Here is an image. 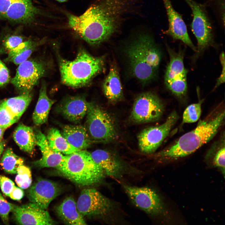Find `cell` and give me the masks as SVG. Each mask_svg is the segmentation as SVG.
<instances>
[{
  "mask_svg": "<svg viewBox=\"0 0 225 225\" xmlns=\"http://www.w3.org/2000/svg\"><path fill=\"white\" fill-rule=\"evenodd\" d=\"M124 50L130 72L142 85L155 79L162 53L151 35L144 33L139 34Z\"/></svg>",
  "mask_w": 225,
  "mask_h": 225,
  "instance_id": "1",
  "label": "cell"
},
{
  "mask_svg": "<svg viewBox=\"0 0 225 225\" xmlns=\"http://www.w3.org/2000/svg\"><path fill=\"white\" fill-rule=\"evenodd\" d=\"M225 112H212L200 121L192 130L181 136L172 145L154 155L161 160H171L187 156L211 140L222 125Z\"/></svg>",
  "mask_w": 225,
  "mask_h": 225,
  "instance_id": "2",
  "label": "cell"
},
{
  "mask_svg": "<svg viewBox=\"0 0 225 225\" xmlns=\"http://www.w3.org/2000/svg\"><path fill=\"white\" fill-rule=\"evenodd\" d=\"M56 169L61 176L82 186L99 183L105 175L94 161L90 153L84 150L65 155L63 161Z\"/></svg>",
  "mask_w": 225,
  "mask_h": 225,
  "instance_id": "3",
  "label": "cell"
},
{
  "mask_svg": "<svg viewBox=\"0 0 225 225\" xmlns=\"http://www.w3.org/2000/svg\"><path fill=\"white\" fill-rule=\"evenodd\" d=\"M61 80L65 85L74 88L88 84L105 68V58L95 57L84 50H80L72 61L59 60Z\"/></svg>",
  "mask_w": 225,
  "mask_h": 225,
  "instance_id": "4",
  "label": "cell"
},
{
  "mask_svg": "<svg viewBox=\"0 0 225 225\" xmlns=\"http://www.w3.org/2000/svg\"><path fill=\"white\" fill-rule=\"evenodd\" d=\"M85 127L93 142L108 143L118 137L116 126L111 116L98 105L89 102Z\"/></svg>",
  "mask_w": 225,
  "mask_h": 225,
  "instance_id": "5",
  "label": "cell"
},
{
  "mask_svg": "<svg viewBox=\"0 0 225 225\" xmlns=\"http://www.w3.org/2000/svg\"><path fill=\"white\" fill-rule=\"evenodd\" d=\"M76 203L78 211L83 217L106 219L113 215L118 208L112 200L94 188L82 190Z\"/></svg>",
  "mask_w": 225,
  "mask_h": 225,
  "instance_id": "6",
  "label": "cell"
},
{
  "mask_svg": "<svg viewBox=\"0 0 225 225\" xmlns=\"http://www.w3.org/2000/svg\"><path fill=\"white\" fill-rule=\"evenodd\" d=\"M170 60L166 67L164 77L166 87L175 96L184 98L187 91V71L183 62L184 50L178 52L167 47Z\"/></svg>",
  "mask_w": 225,
  "mask_h": 225,
  "instance_id": "7",
  "label": "cell"
},
{
  "mask_svg": "<svg viewBox=\"0 0 225 225\" xmlns=\"http://www.w3.org/2000/svg\"><path fill=\"white\" fill-rule=\"evenodd\" d=\"M164 110L163 104L158 96L147 92L140 93L135 99L130 117L137 123L153 122L160 118Z\"/></svg>",
  "mask_w": 225,
  "mask_h": 225,
  "instance_id": "8",
  "label": "cell"
},
{
  "mask_svg": "<svg viewBox=\"0 0 225 225\" xmlns=\"http://www.w3.org/2000/svg\"><path fill=\"white\" fill-rule=\"evenodd\" d=\"M192 12V31L197 41L198 52L214 43L212 26L204 5L194 0H184Z\"/></svg>",
  "mask_w": 225,
  "mask_h": 225,
  "instance_id": "9",
  "label": "cell"
},
{
  "mask_svg": "<svg viewBox=\"0 0 225 225\" xmlns=\"http://www.w3.org/2000/svg\"><path fill=\"white\" fill-rule=\"evenodd\" d=\"M178 118L177 112L173 111L162 124L148 127L142 131L138 137L140 151L148 154L154 152L168 135Z\"/></svg>",
  "mask_w": 225,
  "mask_h": 225,
  "instance_id": "10",
  "label": "cell"
},
{
  "mask_svg": "<svg viewBox=\"0 0 225 225\" xmlns=\"http://www.w3.org/2000/svg\"><path fill=\"white\" fill-rule=\"evenodd\" d=\"M40 12L31 0H0V18L29 24Z\"/></svg>",
  "mask_w": 225,
  "mask_h": 225,
  "instance_id": "11",
  "label": "cell"
},
{
  "mask_svg": "<svg viewBox=\"0 0 225 225\" xmlns=\"http://www.w3.org/2000/svg\"><path fill=\"white\" fill-rule=\"evenodd\" d=\"M122 186L131 201L138 208L153 216L163 212L164 207L160 198L151 188L126 184H123Z\"/></svg>",
  "mask_w": 225,
  "mask_h": 225,
  "instance_id": "12",
  "label": "cell"
},
{
  "mask_svg": "<svg viewBox=\"0 0 225 225\" xmlns=\"http://www.w3.org/2000/svg\"><path fill=\"white\" fill-rule=\"evenodd\" d=\"M45 72L42 63L27 60L19 64L11 82L21 94L29 93L38 84Z\"/></svg>",
  "mask_w": 225,
  "mask_h": 225,
  "instance_id": "13",
  "label": "cell"
},
{
  "mask_svg": "<svg viewBox=\"0 0 225 225\" xmlns=\"http://www.w3.org/2000/svg\"><path fill=\"white\" fill-rule=\"evenodd\" d=\"M62 189L57 183L40 179L28 189V197L31 202L46 210L50 202L61 193Z\"/></svg>",
  "mask_w": 225,
  "mask_h": 225,
  "instance_id": "14",
  "label": "cell"
},
{
  "mask_svg": "<svg viewBox=\"0 0 225 225\" xmlns=\"http://www.w3.org/2000/svg\"><path fill=\"white\" fill-rule=\"evenodd\" d=\"M12 212L14 219L18 224L50 225L55 224L46 210L32 202L18 206Z\"/></svg>",
  "mask_w": 225,
  "mask_h": 225,
  "instance_id": "15",
  "label": "cell"
},
{
  "mask_svg": "<svg viewBox=\"0 0 225 225\" xmlns=\"http://www.w3.org/2000/svg\"><path fill=\"white\" fill-rule=\"evenodd\" d=\"M90 153L94 161L102 168L105 175L119 179L128 172L125 163L112 153L99 149Z\"/></svg>",
  "mask_w": 225,
  "mask_h": 225,
  "instance_id": "16",
  "label": "cell"
},
{
  "mask_svg": "<svg viewBox=\"0 0 225 225\" xmlns=\"http://www.w3.org/2000/svg\"><path fill=\"white\" fill-rule=\"evenodd\" d=\"M166 9L168 28L164 33L173 39L181 41L194 51L197 48L190 39L186 25L181 16L174 9L170 0H162Z\"/></svg>",
  "mask_w": 225,
  "mask_h": 225,
  "instance_id": "17",
  "label": "cell"
},
{
  "mask_svg": "<svg viewBox=\"0 0 225 225\" xmlns=\"http://www.w3.org/2000/svg\"><path fill=\"white\" fill-rule=\"evenodd\" d=\"M36 145L41 151V158L33 162L38 167L54 168L59 166L63 161L65 155L53 150L50 147L46 136L39 130H34Z\"/></svg>",
  "mask_w": 225,
  "mask_h": 225,
  "instance_id": "18",
  "label": "cell"
},
{
  "mask_svg": "<svg viewBox=\"0 0 225 225\" xmlns=\"http://www.w3.org/2000/svg\"><path fill=\"white\" fill-rule=\"evenodd\" d=\"M88 104L89 102L82 97L71 96L61 104L59 110L70 121L77 123L86 114Z\"/></svg>",
  "mask_w": 225,
  "mask_h": 225,
  "instance_id": "19",
  "label": "cell"
},
{
  "mask_svg": "<svg viewBox=\"0 0 225 225\" xmlns=\"http://www.w3.org/2000/svg\"><path fill=\"white\" fill-rule=\"evenodd\" d=\"M102 88L105 96L110 102H116L122 98V88L116 64L111 66L108 73L103 82Z\"/></svg>",
  "mask_w": 225,
  "mask_h": 225,
  "instance_id": "20",
  "label": "cell"
},
{
  "mask_svg": "<svg viewBox=\"0 0 225 225\" xmlns=\"http://www.w3.org/2000/svg\"><path fill=\"white\" fill-rule=\"evenodd\" d=\"M58 216L66 224L82 225L87 224L82 215L78 211L77 203L70 196L65 198L56 208Z\"/></svg>",
  "mask_w": 225,
  "mask_h": 225,
  "instance_id": "21",
  "label": "cell"
},
{
  "mask_svg": "<svg viewBox=\"0 0 225 225\" xmlns=\"http://www.w3.org/2000/svg\"><path fill=\"white\" fill-rule=\"evenodd\" d=\"M61 134L71 145L80 150L89 148L92 143L84 126L66 125Z\"/></svg>",
  "mask_w": 225,
  "mask_h": 225,
  "instance_id": "22",
  "label": "cell"
},
{
  "mask_svg": "<svg viewBox=\"0 0 225 225\" xmlns=\"http://www.w3.org/2000/svg\"><path fill=\"white\" fill-rule=\"evenodd\" d=\"M55 102L54 100L48 96L45 83H42L38 101L32 114V120L36 125L39 126L47 122L50 109Z\"/></svg>",
  "mask_w": 225,
  "mask_h": 225,
  "instance_id": "23",
  "label": "cell"
},
{
  "mask_svg": "<svg viewBox=\"0 0 225 225\" xmlns=\"http://www.w3.org/2000/svg\"><path fill=\"white\" fill-rule=\"evenodd\" d=\"M13 137L22 150L28 154H32L36 143L35 132L32 128L20 124L15 128Z\"/></svg>",
  "mask_w": 225,
  "mask_h": 225,
  "instance_id": "24",
  "label": "cell"
},
{
  "mask_svg": "<svg viewBox=\"0 0 225 225\" xmlns=\"http://www.w3.org/2000/svg\"><path fill=\"white\" fill-rule=\"evenodd\" d=\"M46 138L50 147L56 152L68 155L80 150L69 143L56 128L50 129Z\"/></svg>",
  "mask_w": 225,
  "mask_h": 225,
  "instance_id": "25",
  "label": "cell"
},
{
  "mask_svg": "<svg viewBox=\"0 0 225 225\" xmlns=\"http://www.w3.org/2000/svg\"><path fill=\"white\" fill-rule=\"evenodd\" d=\"M32 96V94L30 92L7 99L0 103L19 119L30 103Z\"/></svg>",
  "mask_w": 225,
  "mask_h": 225,
  "instance_id": "26",
  "label": "cell"
},
{
  "mask_svg": "<svg viewBox=\"0 0 225 225\" xmlns=\"http://www.w3.org/2000/svg\"><path fill=\"white\" fill-rule=\"evenodd\" d=\"M24 159L17 155L10 148L4 152L0 161L1 166L6 172L9 174H16L18 168L23 164Z\"/></svg>",
  "mask_w": 225,
  "mask_h": 225,
  "instance_id": "27",
  "label": "cell"
},
{
  "mask_svg": "<svg viewBox=\"0 0 225 225\" xmlns=\"http://www.w3.org/2000/svg\"><path fill=\"white\" fill-rule=\"evenodd\" d=\"M16 173L15 181L18 186L23 189L29 187L32 183V174L30 168L23 164L18 168Z\"/></svg>",
  "mask_w": 225,
  "mask_h": 225,
  "instance_id": "28",
  "label": "cell"
},
{
  "mask_svg": "<svg viewBox=\"0 0 225 225\" xmlns=\"http://www.w3.org/2000/svg\"><path fill=\"white\" fill-rule=\"evenodd\" d=\"M201 112V102L188 106L183 114L182 123L196 122L199 119Z\"/></svg>",
  "mask_w": 225,
  "mask_h": 225,
  "instance_id": "29",
  "label": "cell"
},
{
  "mask_svg": "<svg viewBox=\"0 0 225 225\" xmlns=\"http://www.w3.org/2000/svg\"><path fill=\"white\" fill-rule=\"evenodd\" d=\"M18 120L0 102V127L6 130Z\"/></svg>",
  "mask_w": 225,
  "mask_h": 225,
  "instance_id": "30",
  "label": "cell"
},
{
  "mask_svg": "<svg viewBox=\"0 0 225 225\" xmlns=\"http://www.w3.org/2000/svg\"><path fill=\"white\" fill-rule=\"evenodd\" d=\"M18 206L8 202L0 192V217L5 224H9V215Z\"/></svg>",
  "mask_w": 225,
  "mask_h": 225,
  "instance_id": "31",
  "label": "cell"
},
{
  "mask_svg": "<svg viewBox=\"0 0 225 225\" xmlns=\"http://www.w3.org/2000/svg\"><path fill=\"white\" fill-rule=\"evenodd\" d=\"M216 151L213 159L214 165L219 168L225 174V145L224 141L218 146Z\"/></svg>",
  "mask_w": 225,
  "mask_h": 225,
  "instance_id": "32",
  "label": "cell"
},
{
  "mask_svg": "<svg viewBox=\"0 0 225 225\" xmlns=\"http://www.w3.org/2000/svg\"><path fill=\"white\" fill-rule=\"evenodd\" d=\"M35 46L27 49L26 50L7 59L14 64H19L27 60L34 50Z\"/></svg>",
  "mask_w": 225,
  "mask_h": 225,
  "instance_id": "33",
  "label": "cell"
},
{
  "mask_svg": "<svg viewBox=\"0 0 225 225\" xmlns=\"http://www.w3.org/2000/svg\"><path fill=\"white\" fill-rule=\"evenodd\" d=\"M14 182L8 177L0 175V187L3 193L9 197L10 193L15 186Z\"/></svg>",
  "mask_w": 225,
  "mask_h": 225,
  "instance_id": "34",
  "label": "cell"
},
{
  "mask_svg": "<svg viewBox=\"0 0 225 225\" xmlns=\"http://www.w3.org/2000/svg\"><path fill=\"white\" fill-rule=\"evenodd\" d=\"M35 45V43L30 39L23 41L16 48L10 50L7 59Z\"/></svg>",
  "mask_w": 225,
  "mask_h": 225,
  "instance_id": "35",
  "label": "cell"
},
{
  "mask_svg": "<svg viewBox=\"0 0 225 225\" xmlns=\"http://www.w3.org/2000/svg\"><path fill=\"white\" fill-rule=\"evenodd\" d=\"M23 41L22 37L18 35H12L6 38L4 45L7 48L10 50L16 48Z\"/></svg>",
  "mask_w": 225,
  "mask_h": 225,
  "instance_id": "36",
  "label": "cell"
},
{
  "mask_svg": "<svg viewBox=\"0 0 225 225\" xmlns=\"http://www.w3.org/2000/svg\"><path fill=\"white\" fill-rule=\"evenodd\" d=\"M220 61L222 66V70L220 75L217 80L214 89L217 88L225 82V55L223 52H222L220 56Z\"/></svg>",
  "mask_w": 225,
  "mask_h": 225,
  "instance_id": "37",
  "label": "cell"
},
{
  "mask_svg": "<svg viewBox=\"0 0 225 225\" xmlns=\"http://www.w3.org/2000/svg\"><path fill=\"white\" fill-rule=\"evenodd\" d=\"M10 79L9 72L7 67L2 62L0 67V86L8 82Z\"/></svg>",
  "mask_w": 225,
  "mask_h": 225,
  "instance_id": "38",
  "label": "cell"
},
{
  "mask_svg": "<svg viewBox=\"0 0 225 225\" xmlns=\"http://www.w3.org/2000/svg\"><path fill=\"white\" fill-rule=\"evenodd\" d=\"M24 195V192L22 188L15 186L10 193L9 197L15 200H19Z\"/></svg>",
  "mask_w": 225,
  "mask_h": 225,
  "instance_id": "39",
  "label": "cell"
},
{
  "mask_svg": "<svg viewBox=\"0 0 225 225\" xmlns=\"http://www.w3.org/2000/svg\"><path fill=\"white\" fill-rule=\"evenodd\" d=\"M4 146V143L2 141H0V157L3 152Z\"/></svg>",
  "mask_w": 225,
  "mask_h": 225,
  "instance_id": "40",
  "label": "cell"
},
{
  "mask_svg": "<svg viewBox=\"0 0 225 225\" xmlns=\"http://www.w3.org/2000/svg\"><path fill=\"white\" fill-rule=\"evenodd\" d=\"M5 129L0 127V141H2Z\"/></svg>",
  "mask_w": 225,
  "mask_h": 225,
  "instance_id": "41",
  "label": "cell"
},
{
  "mask_svg": "<svg viewBox=\"0 0 225 225\" xmlns=\"http://www.w3.org/2000/svg\"><path fill=\"white\" fill-rule=\"evenodd\" d=\"M56 0L59 2H65L68 0Z\"/></svg>",
  "mask_w": 225,
  "mask_h": 225,
  "instance_id": "42",
  "label": "cell"
},
{
  "mask_svg": "<svg viewBox=\"0 0 225 225\" xmlns=\"http://www.w3.org/2000/svg\"><path fill=\"white\" fill-rule=\"evenodd\" d=\"M2 62L1 61V60H0V66H1V63H2Z\"/></svg>",
  "mask_w": 225,
  "mask_h": 225,
  "instance_id": "43",
  "label": "cell"
}]
</instances>
